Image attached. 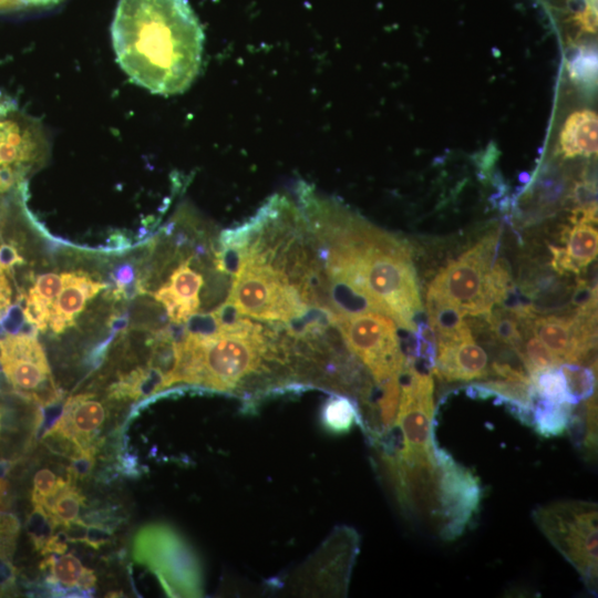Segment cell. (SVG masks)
Instances as JSON below:
<instances>
[{
	"mask_svg": "<svg viewBox=\"0 0 598 598\" xmlns=\"http://www.w3.org/2000/svg\"><path fill=\"white\" fill-rule=\"evenodd\" d=\"M305 220L327 275L331 312H380L413 333L423 306L408 246L328 212L309 213Z\"/></svg>",
	"mask_w": 598,
	"mask_h": 598,
	"instance_id": "cell-1",
	"label": "cell"
},
{
	"mask_svg": "<svg viewBox=\"0 0 598 598\" xmlns=\"http://www.w3.org/2000/svg\"><path fill=\"white\" fill-rule=\"evenodd\" d=\"M111 38L121 69L151 93H183L199 73L204 32L188 0H118Z\"/></svg>",
	"mask_w": 598,
	"mask_h": 598,
	"instance_id": "cell-2",
	"label": "cell"
},
{
	"mask_svg": "<svg viewBox=\"0 0 598 598\" xmlns=\"http://www.w3.org/2000/svg\"><path fill=\"white\" fill-rule=\"evenodd\" d=\"M216 328L187 332L177 342L173 383L198 384L219 392H255L292 386L278 331L265 328L221 303L213 311Z\"/></svg>",
	"mask_w": 598,
	"mask_h": 598,
	"instance_id": "cell-3",
	"label": "cell"
},
{
	"mask_svg": "<svg viewBox=\"0 0 598 598\" xmlns=\"http://www.w3.org/2000/svg\"><path fill=\"white\" fill-rule=\"evenodd\" d=\"M216 268L231 275L224 302L236 313L268 323H292L308 315L310 305L295 280L280 267L252 252L221 248Z\"/></svg>",
	"mask_w": 598,
	"mask_h": 598,
	"instance_id": "cell-4",
	"label": "cell"
},
{
	"mask_svg": "<svg viewBox=\"0 0 598 598\" xmlns=\"http://www.w3.org/2000/svg\"><path fill=\"white\" fill-rule=\"evenodd\" d=\"M533 520L578 571L586 588L597 594L598 579V507L580 499L557 501L536 507Z\"/></svg>",
	"mask_w": 598,
	"mask_h": 598,
	"instance_id": "cell-5",
	"label": "cell"
},
{
	"mask_svg": "<svg viewBox=\"0 0 598 598\" xmlns=\"http://www.w3.org/2000/svg\"><path fill=\"white\" fill-rule=\"evenodd\" d=\"M498 246V233L481 239L441 269L426 295L447 302L464 316L485 317L497 303L492 268L497 259Z\"/></svg>",
	"mask_w": 598,
	"mask_h": 598,
	"instance_id": "cell-6",
	"label": "cell"
},
{
	"mask_svg": "<svg viewBox=\"0 0 598 598\" xmlns=\"http://www.w3.org/2000/svg\"><path fill=\"white\" fill-rule=\"evenodd\" d=\"M133 558L156 576L168 596H202L203 580L198 559L171 526L150 524L142 527L134 537Z\"/></svg>",
	"mask_w": 598,
	"mask_h": 598,
	"instance_id": "cell-7",
	"label": "cell"
},
{
	"mask_svg": "<svg viewBox=\"0 0 598 598\" xmlns=\"http://www.w3.org/2000/svg\"><path fill=\"white\" fill-rule=\"evenodd\" d=\"M328 317L379 386L390 378L401 375L405 354L395 322L390 317L375 311H328Z\"/></svg>",
	"mask_w": 598,
	"mask_h": 598,
	"instance_id": "cell-8",
	"label": "cell"
},
{
	"mask_svg": "<svg viewBox=\"0 0 598 598\" xmlns=\"http://www.w3.org/2000/svg\"><path fill=\"white\" fill-rule=\"evenodd\" d=\"M401 396L395 420L401 443L396 453L403 457L434 454V381L431 372L417 369L405 359L401 373Z\"/></svg>",
	"mask_w": 598,
	"mask_h": 598,
	"instance_id": "cell-9",
	"label": "cell"
},
{
	"mask_svg": "<svg viewBox=\"0 0 598 598\" xmlns=\"http://www.w3.org/2000/svg\"><path fill=\"white\" fill-rule=\"evenodd\" d=\"M434 455L439 467L436 526L441 538L460 537L478 513L482 487L480 480L437 444Z\"/></svg>",
	"mask_w": 598,
	"mask_h": 598,
	"instance_id": "cell-10",
	"label": "cell"
},
{
	"mask_svg": "<svg viewBox=\"0 0 598 598\" xmlns=\"http://www.w3.org/2000/svg\"><path fill=\"white\" fill-rule=\"evenodd\" d=\"M0 365L20 395L42 404L58 398L45 353L37 337L17 333L0 338Z\"/></svg>",
	"mask_w": 598,
	"mask_h": 598,
	"instance_id": "cell-11",
	"label": "cell"
},
{
	"mask_svg": "<svg viewBox=\"0 0 598 598\" xmlns=\"http://www.w3.org/2000/svg\"><path fill=\"white\" fill-rule=\"evenodd\" d=\"M433 373L448 382L486 379L491 374L488 355L474 340L467 322L450 334L436 337Z\"/></svg>",
	"mask_w": 598,
	"mask_h": 598,
	"instance_id": "cell-12",
	"label": "cell"
},
{
	"mask_svg": "<svg viewBox=\"0 0 598 598\" xmlns=\"http://www.w3.org/2000/svg\"><path fill=\"white\" fill-rule=\"evenodd\" d=\"M106 417L105 406L93 394H79L66 401L60 419L48 434L70 442L76 456L91 457Z\"/></svg>",
	"mask_w": 598,
	"mask_h": 598,
	"instance_id": "cell-13",
	"label": "cell"
},
{
	"mask_svg": "<svg viewBox=\"0 0 598 598\" xmlns=\"http://www.w3.org/2000/svg\"><path fill=\"white\" fill-rule=\"evenodd\" d=\"M190 258L183 261L169 276L168 280L154 293V298L166 309L172 322L185 323L196 315L200 300L199 291L204 285L202 274L190 267Z\"/></svg>",
	"mask_w": 598,
	"mask_h": 598,
	"instance_id": "cell-14",
	"label": "cell"
},
{
	"mask_svg": "<svg viewBox=\"0 0 598 598\" xmlns=\"http://www.w3.org/2000/svg\"><path fill=\"white\" fill-rule=\"evenodd\" d=\"M62 278V289L53 301L49 320V327L55 334L73 326L86 302L107 287L81 271L63 272Z\"/></svg>",
	"mask_w": 598,
	"mask_h": 598,
	"instance_id": "cell-15",
	"label": "cell"
},
{
	"mask_svg": "<svg viewBox=\"0 0 598 598\" xmlns=\"http://www.w3.org/2000/svg\"><path fill=\"white\" fill-rule=\"evenodd\" d=\"M528 327L561 363H581L575 316H534Z\"/></svg>",
	"mask_w": 598,
	"mask_h": 598,
	"instance_id": "cell-16",
	"label": "cell"
},
{
	"mask_svg": "<svg viewBox=\"0 0 598 598\" xmlns=\"http://www.w3.org/2000/svg\"><path fill=\"white\" fill-rule=\"evenodd\" d=\"M598 116L589 109L575 111L565 121L559 134V151L567 158L597 153Z\"/></svg>",
	"mask_w": 598,
	"mask_h": 598,
	"instance_id": "cell-17",
	"label": "cell"
},
{
	"mask_svg": "<svg viewBox=\"0 0 598 598\" xmlns=\"http://www.w3.org/2000/svg\"><path fill=\"white\" fill-rule=\"evenodd\" d=\"M42 567L49 568L50 582L60 588L87 590L95 584L93 570L84 567L72 554L51 556Z\"/></svg>",
	"mask_w": 598,
	"mask_h": 598,
	"instance_id": "cell-18",
	"label": "cell"
},
{
	"mask_svg": "<svg viewBox=\"0 0 598 598\" xmlns=\"http://www.w3.org/2000/svg\"><path fill=\"white\" fill-rule=\"evenodd\" d=\"M563 231L564 249L578 274L591 264L598 252V233L594 224H571Z\"/></svg>",
	"mask_w": 598,
	"mask_h": 598,
	"instance_id": "cell-19",
	"label": "cell"
},
{
	"mask_svg": "<svg viewBox=\"0 0 598 598\" xmlns=\"http://www.w3.org/2000/svg\"><path fill=\"white\" fill-rule=\"evenodd\" d=\"M574 406L568 403H554L536 395L529 425L544 437L563 435L567 432Z\"/></svg>",
	"mask_w": 598,
	"mask_h": 598,
	"instance_id": "cell-20",
	"label": "cell"
},
{
	"mask_svg": "<svg viewBox=\"0 0 598 598\" xmlns=\"http://www.w3.org/2000/svg\"><path fill=\"white\" fill-rule=\"evenodd\" d=\"M320 419L324 429L333 434H344L354 424H363L361 411L357 402L339 393H334L326 400L321 409Z\"/></svg>",
	"mask_w": 598,
	"mask_h": 598,
	"instance_id": "cell-21",
	"label": "cell"
},
{
	"mask_svg": "<svg viewBox=\"0 0 598 598\" xmlns=\"http://www.w3.org/2000/svg\"><path fill=\"white\" fill-rule=\"evenodd\" d=\"M82 506L84 496L72 483V476H69L68 483L49 501L41 516L53 527H69L78 522Z\"/></svg>",
	"mask_w": 598,
	"mask_h": 598,
	"instance_id": "cell-22",
	"label": "cell"
},
{
	"mask_svg": "<svg viewBox=\"0 0 598 598\" xmlns=\"http://www.w3.org/2000/svg\"><path fill=\"white\" fill-rule=\"evenodd\" d=\"M570 404L577 405L596 395V368L581 363L565 362L560 364Z\"/></svg>",
	"mask_w": 598,
	"mask_h": 598,
	"instance_id": "cell-23",
	"label": "cell"
},
{
	"mask_svg": "<svg viewBox=\"0 0 598 598\" xmlns=\"http://www.w3.org/2000/svg\"><path fill=\"white\" fill-rule=\"evenodd\" d=\"M485 317L496 339L518 357L524 341L523 320L505 308L495 311L492 309Z\"/></svg>",
	"mask_w": 598,
	"mask_h": 598,
	"instance_id": "cell-24",
	"label": "cell"
},
{
	"mask_svg": "<svg viewBox=\"0 0 598 598\" xmlns=\"http://www.w3.org/2000/svg\"><path fill=\"white\" fill-rule=\"evenodd\" d=\"M518 358L529 375L536 371L558 368L561 364L540 339L532 332L528 322L524 326V341Z\"/></svg>",
	"mask_w": 598,
	"mask_h": 598,
	"instance_id": "cell-25",
	"label": "cell"
},
{
	"mask_svg": "<svg viewBox=\"0 0 598 598\" xmlns=\"http://www.w3.org/2000/svg\"><path fill=\"white\" fill-rule=\"evenodd\" d=\"M529 377L532 386L537 396L554 403L570 404L566 381L558 368L536 371Z\"/></svg>",
	"mask_w": 598,
	"mask_h": 598,
	"instance_id": "cell-26",
	"label": "cell"
},
{
	"mask_svg": "<svg viewBox=\"0 0 598 598\" xmlns=\"http://www.w3.org/2000/svg\"><path fill=\"white\" fill-rule=\"evenodd\" d=\"M68 483V480L56 477L50 468H42L37 472L33 478L31 502L34 512L42 514L49 501Z\"/></svg>",
	"mask_w": 598,
	"mask_h": 598,
	"instance_id": "cell-27",
	"label": "cell"
},
{
	"mask_svg": "<svg viewBox=\"0 0 598 598\" xmlns=\"http://www.w3.org/2000/svg\"><path fill=\"white\" fill-rule=\"evenodd\" d=\"M23 264L24 258L19 252L17 246L12 243L0 244V266L7 274L12 272L14 266H21Z\"/></svg>",
	"mask_w": 598,
	"mask_h": 598,
	"instance_id": "cell-28",
	"label": "cell"
},
{
	"mask_svg": "<svg viewBox=\"0 0 598 598\" xmlns=\"http://www.w3.org/2000/svg\"><path fill=\"white\" fill-rule=\"evenodd\" d=\"M62 0H0V11H12L32 8H50Z\"/></svg>",
	"mask_w": 598,
	"mask_h": 598,
	"instance_id": "cell-29",
	"label": "cell"
},
{
	"mask_svg": "<svg viewBox=\"0 0 598 598\" xmlns=\"http://www.w3.org/2000/svg\"><path fill=\"white\" fill-rule=\"evenodd\" d=\"M127 326V317L126 316H112L110 318V327L113 329V331H120Z\"/></svg>",
	"mask_w": 598,
	"mask_h": 598,
	"instance_id": "cell-30",
	"label": "cell"
},
{
	"mask_svg": "<svg viewBox=\"0 0 598 598\" xmlns=\"http://www.w3.org/2000/svg\"><path fill=\"white\" fill-rule=\"evenodd\" d=\"M576 1V0H575Z\"/></svg>",
	"mask_w": 598,
	"mask_h": 598,
	"instance_id": "cell-31",
	"label": "cell"
}]
</instances>
